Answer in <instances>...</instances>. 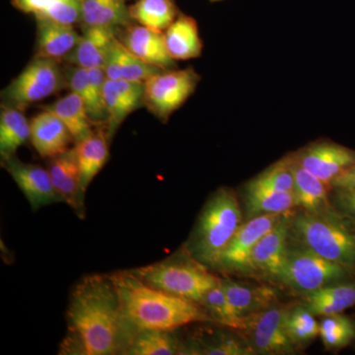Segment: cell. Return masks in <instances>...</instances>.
<instances>
[{"mask_svg":"<svg viewBox=\"0 0 355 355\" xmlns=\"http://www.w3.org/2000/svg\"><path fill=\"white\" fill-rule=\"evenodd\" d=\"M69 65L64 69L67 87L83 99L96 127L106 125L108 116L105 108L104 86L107 76L104 69H86L77 65Z\"/></svg>","mask_w":355,"mask_h":355,"instance_id":"14","label":"cell"},{"mask_svg":"<svg viewBox=\"0 0 355 355\" xmlns=\"http://www.w3.org/2000/svg\"><path fill=\"white\" fill-rule=\"evenodd\" d=\"M32 146L42 158L51 159L69 150L74 141L64 123L51 112L43 110L30 121Z\"/></svg>","mask_w":355,"mask_h":355,"instance_id":"18","label":"cell"},{"mask_svg":"<svg viewBox=\"0 0 355 355\" xmlns=\"http://www.w3.org/2000/svg\"><path fill=\"white\" fill-rule=\"evenodd\" d=\"M67 323L60 354H125L139 330L125 316L111 275H88L76 284Z\"/></svg>","mask_w":355,"mask_h":355,"instance_id":"1","label":"cell"},{"mask_svg":"<svg viewBox=\"0 0 355 355\" xmlns=\"http://www.w3.org/2000/svg\"><path fill=\"white\" fill-rule=\"evenodd\" d=\"M249 184L270 190L293 193L294 178L289 156L266 168Z\"/></svg>","mask_w":355,"mask_h":355,"instance_id":"38","label":"cell"},{"mask_svg":"<svg viewBox=\"0 0 355 355\" xmlns=\"http://www.w3.org/2000/svg\"><path fill=\"white\" fill-rule=\"evenodd\" d=\"M245 209L248 219L266 214H282L295 207L293 193L270 190L248 183L245 188Z\"/></svg>","mask_w":355,"mask_h":355,"instance_id":"28","label":"cell"},{"mask_svg":"<svg viewBox=\"0 0 355 355\" xmlns=\"http://www.w3.org/2000/svg\"><path fill=\"white\" fill-rule=\"evenodd\" d=\"M174 0H137L130 6V15L137 24L165 32L179 16Z\"/></svg>","mask_w":355,"mask_h":355,"instance_id":"32","label":"cell"},{"mask_svg":"<svg viewBox=\"0 0 355 355\" xmlns=\"http://www.w3.org/2000/svg\"><path fill=\"white\" fill-rule=\"evenodd\" d=\"M109 137L106 127L98 125L89 137L76 142V150L80 172V186L84 197L94 178L109 159Z\"/></svg>","mask_w":355,"mask_h":355,"instance_id":"22","label":"cell"},{"mask_svg":"<svg viewBox=\"0 0 355 355\" xmlns=\"http://www.w3.org/2000/svg\"><path fill=\"white\" fill-rule=\"evenodd\" d=\"M200 76L195 69H165L144 83V106L163 123L195 93Z\"/></svg>","mask_w":355,"mask_h":355,"instance_id":"8","label":"cell"},{"mask_svg":"<svg viewBox=\"0 0 355 355\" xmlns=\"http://www.w3.org/2000/svg\"><path fill=\"white\" fill-rule=\"evenodd\" d=\"M291 156L330 189L336 178L355 165V150L330 140L313 142Z\"/></svg>","mask_w":355,"mask_h":355,"instance_id":"10","label":"cell"},{"mask_svg":"<svg viewBox=\"0 0 355 355\" xmlns=\"http://www.w3.org/2000/svg\"><path fill=\"white\" fill-rule=\"evenodd\" d=\"M104 70L107 79L144 83L149 77L165 69L153 67L140 60L116 36L110 49Z\"/></svg>","mask_w":355,"mask_h":355,"instance_id":"23","label":"cell"},{"mask_svg":"<svg viewBox=\"0 0 355 355\" xmlns=\"http://www.w3.org/2000/svg\"><path fill=\"white\" fill-rule=\"evenodd\" d=\"M184 354L249 355L254 352L249 343L227 334H218L211 338L190 343L184 349Z\"/></svg>","mask_w":355,"mask_h":355,"instance_id":"35","label":"cell"},{"mask_svg":"<svg viewBox=\"0 0 355 355\" xmlns=\"http://www.w3.org/2000/svg\"><path fill=\"white\" fill-rule=\"evenodd\" d=\"M209 1L217 2V1H221V0H209Z\"/></svg>","mask_w":355,"mask_h":355,"instance_id":"41","label":"cell"},{"mask_svg":"<svg viewBox=\"0 0 355 355\" xmlns=\"http://www.w3.org/2000/svg\"><path fill=\"white\" fill-rule=\"evenodd\" d=\"M37 43L35 58L62 62L69 57L80 41L81 35L73 25L58 21L36 18Z\"/></svg>","mask_w":355,"mask_h":355,"instance_id":"20","label":"cell"},{"mask_svg":"<svg viewBox=\"0 0 355 355\" xmlns=\"http://www.w3.org/2000/svg\"><path fill=\"white\" fill-rule=\"evenodd\" d=\"M67 86L60 62L34 58L1 93L2 105L20 110L42 101Z\"/></svg>","mask_w":355,"mask_h":355,"instance_id":"7","label":"cell"},{"mask_svg":"<svg viewBox=\"0 0 355 355\" xmlns=\"http://www.w3.org/2000/svg\"><path fill=\"white\" fill-rule=\"evenodd\" d=\"M116 37V28L83 26L80 41L64 62L86 69H104Z\"/></svg>","mask_w":355,"mask_h":355,"instance_id":"19","label":"cell"},{"mask_svg":"<svg viewBox=\"0 0 355 355\" xmlns=\"http://www.w3.org/2000/svg\"><path fill=\"white\" fill-rule=\"evenodd\" d=\"M288 156L293 172L295 207L308 212H319L331 207V202L329 198L330 188L316 176L294 162L291 155Z\"/></svg>","mask_w":355,"mask_h":355,"instance_id":"26","label":"cell"},{"mask_svg":"<svg viewBox=\"0 0 355 355\" xmlns=\"http://www.w3.org/2000/svg\"><path fill=\"white\" fill-rule=\"evenodd\" d=\"M12 6L36 18L74 25L81 19V0H12Z\"/></svg>","mask_w":355,"mask_h":355,"instance_id":"31","label":"cell"},{"mask_svg":"<svg viewBox=\"0 0 355 355\" xmlns=\"http://www.w3.org/2000/svg\"><path fill=\"white\" fill-rule=\"evenodd\" d=\"M288 239L355 273V227L333 205L319 212H291Z\"/></svg>","mask_w":355,"mask_h":355,"instance_id":"3","label":"cell"},{"mask_svg":"<svg viewBox=\"0 0 355 355\" xmlns=\"http://www.w3.org/2000/svg\"><path fill=\"white\" fill-rule=\"evenodd\" d=\"M209 270L186 251L132 272L154 288L200 304L205 294L220 282Z\"/></svg>","mask_w":355,"mask_h":355,"instance_id":"5","label":"cell"},{"mask_svg":"<svg viewBox=\"0 0 355 355\" xmlns=\"http://www.w3.org/2000/svg\"><path fill=\"white\" fill-rule=\"evenodd\" d=\"M31 137V123L22 110L2 105L0 114V155L1 160L13 157L18 148Z\"/></svg>","mask_w":355,"mask_h":355,"instance_id":"30","label":"cell"},{"mask_svg":"<svg viewBox=\"0 0 355 355\" xmlns=\"http://www.w3.org/2000/svg\"><path fill=\"white\" fill-rule=\"evenodd\" d=\"M80 21L84 26L118 29L132 24V19L125 0H81Z\"/></svg>","mask_w":355,"mask_h":355,"instance_id":"29","label":"cell"},{"mask_svg":"<svg viewBox=\"0 0 355 355\" xmlns=\"http://www.w3.org/2000/svg\"><path fill=\"white\" fill-rule=\"evenodd\" d=\"M42 109L55 114L64 123L76 144L86 139L95 130L96 125L89 116L83 99L76 93L70 92Z\"/></svg>","mask_w":355,"mask_h":355,"instance_id":"27","label":"cell"},{"mask_svg":"<svg viewBox=\"0 0 355 355\" xmlns=\"http://www.w3.org/2000/svg\"><path fill=\"white\" fill-rule=\"evenodd\" d=\"M125 354L174 355L184 354V345L173 331L137 330Z\"/></svg>","mask_w":355,"mask_h":355,"instance_id":"33","label":"cell"},{"mask_svg":"<svg viewBox=\"0 0 355 355\" xmlns=\"http://www.w3.org/2000/svg\"><path fill=\"white\" fill-rule=\"evenodd\" d=\"M331 205L355 227V190L333 189Z\"/></svg>","mask_w":355,"mask_h":355,"instance_id":"39","label":"cell"},{"mask_svg":"<svg viewBox=\"0 0 355 355\" xmlns=\"http://www.w3.org/2000/svg\"><path fill=\"white\" fill-rule=\"evenodd\" d=\"M331 189H350L355 190V165L340 177L336 178L331 184Z\"/></svg>","mask_w":355,"mask_h":355,"instance_id":"40","label":"cell"},{"mask_svg":"<svg viewBox=\"0 0 355 355\" xmlns=\"http://www.w3.org/2000/svg\"><path fill=\"white\" fill-rule=\"evenodd\" d=\"M284 326L295 347L310 343L319 336V324L314 315L303 305L286 309Z\"/></svg>","mask_w":355,"mask_h":355,"instance_id":"34","label":"cell"},{"mask_svg":"<svg viewBox=\"0 0 355 355\" xmlns=\"http://www.w3.org/2000/svg\"><path fill=\"white\" fill-rule=\"evenodd\" d=\"M121 41L146 64L162 69H176L177 60L171 57L166 46L165 33L142 25H128Z\"/></svg>","mask_w":355,"mask_h":355,"instance_id":"16","label":"cell"},{"mask_svg":"<svg viewBox=\"0 0 355 355\" xmlns=\"http://www.w3.org/2000/svg\"><path fill=\"white\" fill-rule=\"evenodd\" d=\"M284 214H266L248 219L221 254L216 268L232 275L254 277L252 252L259 240L277 225Z\"/></svg>","mask_w":355,"mask_h":355,"instance_id":"9","label":"cell"},{"mask_svg":"<svg viewBox=\"0 0 355 355\" xmlns=\"http://www.w3.org/2000/svg\"><path fill=\"white\" fill-rule=\"evenodd\" d=\"M51 181L62 202L69 205L77 216L84 217V196L76 147L50 159L48 167Z\"/></svg>","mask_w":355,"mask_h":355,"instance_id":"17","label":"cell"},{"mask_svg":"<svg viewBox=\"0 0 355 355\" xmlns=\"http://www.w3.org/2000/svg\"><path fill=\"white\" fill-rule=\"evenodd\" d=\"M229 303L244 330L248 320L272 307L277 296L266 286H248L229 279H221Z\"/></svg>","mask_w":355,"mask_h":355,"instance_id":"21","label":"cell"},{"mask_svg":"<svg viewBox=\"0 0 355 355\" xmlns=\"http://www.w3.org/2000/svg\"><path fill=\"white\" fill-rule=\"evenodd\" d=\"M354 273L291 241L287 245L284 266L277 282L306 294L331 284L345 282Z\"/></svg>","mask_w":355,"mask_h":355,"instance_id":"6","label":"cell"},{"mask_svg":"<svg viewBox=\"0 0 355 355\" xmlns=\"http://www.w3.org/2000/svg\"><path fill=\"white\" fill-rule=\"evenodd\" d=\"M302 305L314 316L342 314L355 305V284L340 282L303 294Z\"/></svg>","mask_w":355,"mask_h":355,"instance_id":"25","label":"cell"},{"mask_svg":"<svg viewBox=\"0 0 355 355\" xmlns=\"http://www.w3.org/2000/svg\"><path fill=\"white\" fill-rule=\"evenodd\" d=\"M1 163L34 211L53 203L62 202L53 187L48 169L22 162L16 155L1 160Z\"/></svg>","mask_w":355,"mask_h":355,"instance_id":"12","label":"cell"},{"mask_svg":"<svg viewBox=\"0 0 355 355\" xmlns=\"http://www.w3.org/2000/svg\"><path fill=\"white\" fill-rule=\"evenodd\" d=\"M319 336L327 349H343L355 338V326L349 317L343 315L324 316L319 324Z\"/></svg>","mask_w":355,"mask_h":355,"instance_id":"36","label":"cell"},{"mask_svg":"<svg viewBox=\"0 0 355 355\" xmlns=\"http://www.w3.org/2000/svg\"><path fill=\"white\" fill-rule=\"evenodd\" d=\"M111 277L125 316L139 330L175 331L198 322H212L202 305L154 288L132 272Z\"/></svg>","mask_w":355,"mask_h":355,"instance_id":"2","label":"cell"},{"mask_svg":"<svg viewBox=\"0 0 355 355\" xmlns=\"http://www.w3.org/2000/svg\"><path fill=\"white\" fill-rule=\"evenodd\" d=\"M164 33L168 51L177 62L193 60L202 55L203 43L195 18L180 13Z\"/></svg>","mask_w":355,"mask_h":355,"instance_id":"24","label":"cell"},{"mask_svg":"<svg viewBox=\"0 0 355 355\" xmlns=\"http://www.w3.org/2000/svg\"><path fill=\"white\" fill-rule=\"evenodd\" d=\"M242 224L241 207L234 191L218 189L202 207L184 251L203 266L216 268Z\"/></svg>","mask_w":355,"mask_h":355,"instance_id":"4","label":"cell"},{"mask_svg":"<svg viewBox=\"0 0 355 355\" xmlns=\"http://www.w3.org/2000/svg\"><path fill=\"white\" fill-rule=\"evenodd\" d=\"M286 309L272 306L248 320L244 330L250 336L254 354H293L296 347L284 326Z\"/></svg>","mask_w":355,"mask_h":355,"instance_id":"11","label":"cell"},{"mask_svg":"<svg viewBox=\"0 0 355 355\" xmlns=\"http://www.w3.org/2000/svg\"><path fill=\"white\" fill-rule=\"evenodd\" d=\"M106 108V132L109 139L114 137L123 121L144 105V83L107 79L104 86Z\"/></svg>","mask_w":355,"mask_h":355,"instance_id":"15","label":"cell"},{"mask_svg":"<svg viewBox=\"0 0 355 355\" xmlns=\"http://www.w3.org/2000/svg\"><path fill=\"white\" fill-rule=\"evenodd\" d=\"M200 305L209 313L212 321H216L229 328L242 330V324L233 313L221 279L214 288L210 289L205 294Z\"/></svg>","mask_w":355,"mask_h":355,"instance_id":"37","label":"cell"},{"mask_svg":"<svg viewBox=\"0 0 355 355\" xmlns=\"http://www.w3.org/2000/svg\"><path fill=\"white\" fill-rule=\"evenodd\" d=\"M291 211L286 212L277 225L259 240L251 256L254 277H265L277 282L286 261L288 245V219Z\"/></svg>","mask_w":355,"mask_h":355,"instance_id":"13","label":"cell"}]
</instances>
